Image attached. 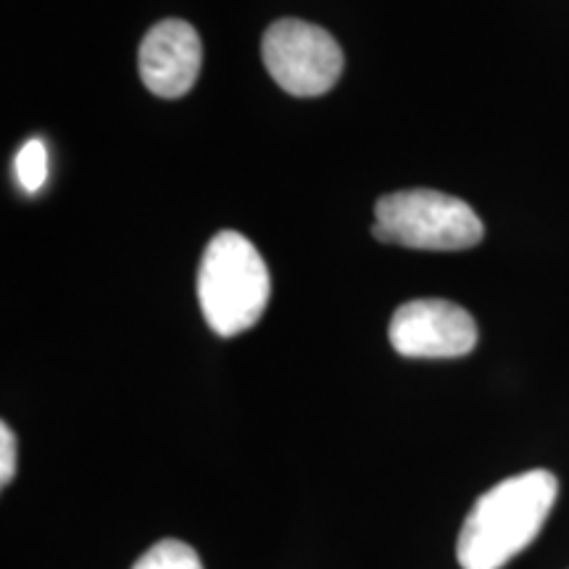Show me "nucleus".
Returning a JSON list of instances; mask_svg holds the SVG:
<instances>
[{
    "mask_svg": "<svg viewBox=\"0 0 569 569\" xmlns=\"http://www.w3.org/2000/svg\"><path fill=\"white\" fill-rule=\"evenodd\" d=\"M132 569H203V561L193 546L167 538L153 543L151 549L142 553L132 565Z\"/></svg>",
    "mask_w": 569,
    "mask_h": 569,
    "instance_id": "obj_7",
    "label": "nucleus"
},
{
    "mask_svg": "<svg viewBox=\"0 0 569 569\" xmlns=\"http://www.w3.org/2000/svg\"><path fill=\"white\" fill-rule=\"evenodd\" d=\"M388 338L407 359H459L478 346V325L457 303L422 298L396 311Z\"/></svg>",
    "mask_w": 569,
    "mask_h": 569,
    "instance_id": "obj_5",
    "label": "nucleus"
},
{
    "mask_svg": "<svg viewBox=\"0 0 569 569\" xmlns=\"http://www.w3.org/2000/svg\"><path fill=\"white\" fill-rule=\"evenodd\" d=\"M17 180L27 193H38L48 180V151L42 140H27L17 153Z\"/></svg>",
    "mask_w": 569,
    "mask_h": 569,
    "instance_id": "obj_8",
    "label": "nucleus"
},
{
    "mask_svg": "<svg viewBox=\"0 0 569 569\" xmlns=\"http://www.w3.org/2000/svg\"><path fill=\"white\" fill-rule=\"evenodd\" d=\"M272 280L251 240L240 232L213 234L198 267V303L217 336L234 338L264 315Z\"/></svg>",
    "mask_w": 569,
    "mask_h": 569,
    "instance_id": "obj_2",
    "label": "nucleus"
},
{
    "mask_svg": "<svg viewBox=\"0 0 569 569\" xmlns=\"http://www.w3.org/2000/svg\"><path fill=\"white\" fill-rule=\"evenodd\" d=\"M261 59L272 80L296 98H317L336 88L343 51L322 27L301 19H280L261 40Z\"/></svg>",
    "mask_w": 569,
    "mask_h": 569,
    "instance_id": "obj_4",
    "label": "nucleus"
},
{
    "mask_svg": "<svg viewBox=\"0 0 569 569\" xmlns=\"http://www.w3.org/2000/svg\"><path fill=\"white\" fill-rule=\"evenodd\" d=\"M557 496L559 480L549 469L515 475L482 493L459 532L461 569H501L528 549L543 530Z\"/></svg>",
    "mask_w": 569,
    "mask_h": 569,
    "instance_id": "obj_1",
    "label": "nucleus"
},
{
    "mask_svg": "<svg viewBox=\"0 0 569 569\" xmlns=\"http://www.w3.org/2000/svg\"><path fill=\"white\" fill-rule=\"evenodd\" d=\"M17 475V438L9 425H0V486H9Z\"/></svg>",
    "mask_w": 569,
    "mask_h": 569,
    "instance_id": "obj_9",
    "label": "nucleus"
},
{
    "mask_svg": "<svg viewBox=\"0 0 569 569\" xmlns=\"http://www.w3.org/2000/svg\"><path fill=\"white\" fill-rule=\"evenodd\" d=\"M372 234L380 243L417 251H467L482 240V222L453 196L401 190L377 201Z\"/></svg>",
    "mask_w": 569,
    "mask_h": 569,
    "instance_id": "obj_3",
    "label": "nucleus"
},
{
    "mask_svg": "<svg viewBox=\"0 0 569 569\" xmlns=\"http://www.w3.org/2000/svg\"><path fill=\"white\" fill-rule=\"evenodd\" d=\"M140 77L159 98H182L201 74L203 46L188 21L163 19L148 30L140 46Z\"/></svg>",
    "mask_w": 569,
    "mask_h": 569,
    "instance_id": "obj_6",
    "label": "nucleus"
}]
</instances>
